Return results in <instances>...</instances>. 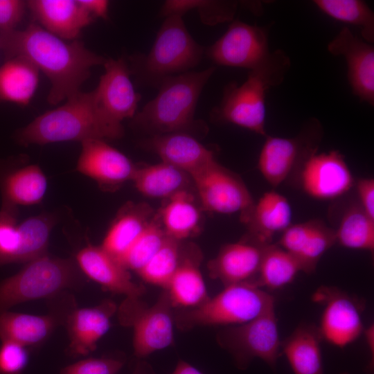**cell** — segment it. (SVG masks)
Here are the masks:
<instances>
[{
    "mask_svg": "<svg viewBox=\"0 0 374 374\" xmlns=\"http://www.w3.org/2000/svg\"><path fill=\"white\" fill-rule=\"evenodd\" d=\"M0 51L6 58L23 57L42 71L51 82L50 104L56 105L80 91L91 69L107 58L91 51L83 42H67L30 24L23 30L0 33Z\"/></svg>",
    "mask_w": 374,
    "mask_h": 374,
    "instance_id": "6da1fadb",
    "label": "cell"
},
{
    "mask_svg": "<svg viewBox=\"0 0 374 374\" xmlns=\"http://www.w3.org/2000/svg\"><path fill=\"white\" fill-rule=\"evenodd\" d=\"M122 123L109 117L99 107L95 90L78 91L62 105L37 116L15 134L20 145H44L88 139L122 137Z\"/></svg>",
    "mask_w": 374,
    "mask_h": 374,
    "instance_id": "7a4b0ae2",
    "label": "cell"
},
{
    "mask_svg": "<svg viewBox=\"0 0 374 374\" xmlns=\"http://www.w3.org/2000/svg\"><path fill=\"white\" fill-rule=\"evenodd\" d=\"M291 67V60L282 49L271 51L257 66L249 70L240 84L229 83L222 100L212 112L213 118L233 124L265 137L266 96L280 85Z\"/></svg>",
    "mask_w": 374,
    "mask_h": 374,
    "instance_id": "3957f363",
    "label": "cell"
},
{
    "mask_svg": "<svg viewBox=\"0 0 374 374\" xmlns=\"http://www.w3.org/2000/svg\"><path fill=\"white\" fill-rule=\"evenodd\" d=\"M215 66L200 71H188L166 78L159 91L132 118V125L152 136L176 132L193 135L199 125L195 112L205 84Z\"/></svg>",
    "mask_w": 374,
    "mask_h": 374,
    "instance_id": "277c9868",
    "label": "cell"
},
{
    "mask_svg": "<svg viewBox=\"0 0 374 374\" xmlns=\"http://www.w3.org/2000/svg\"><path fill=\"white\" fill-rule=\"evenodd\" d=\"M204 52L187 30L182 16L170 15L165 17L150 51L130 57V73L141 84L158 89L166 78L198 65Z\"/></svg>",
    "mask_w": 374,
    "mask_h": 374,
    "instance_id": "5b68a950",
    "label": "cell"
},
{
    "mask_svg": "<svg viewBox=\"0 0 374 374\" xmlns=\"http://www.w3.org/2000/svg\"><path fill=\"white\" fill-rule=\"evenodd\" d=\"M82 282L75 260L44 255L0 283V315L18 304L79 287Z\"/></svg>",
    "mask_w": 374,
    "mask_h": 374,
    "instance_id": "8992f818",
    "label": "cell"
},
{
    "mask_svg": "<svg viewBox=\"0 0 374 374\" xmlns=\"http://www.w3.org/2000/svg\"><path fill=\"white\" fill-rule=\"evenodd\" d=\"M275 308L274 297L252 282L224 286L202 305L174 314L177 326H235L249 322Z\"/></svg>",
    "mask_w": 374,
    "mask_h": 374,
    "instance_id": "52a82bcc",
    "label": "cell"
},
{
    "mask_svg": "<svg viewBox=\"0 0 374 374\" xmlns=\"http://www.w3.org/2000/svg\"><path fill=\"white\" fill-rule=\"evenodd\" d=\"M166 290L148 306L140 297H126L118 310L121 324L133 328V348L138 357L164 349L173 342L174 313Z\"/></svg>",
    "mask_w": 374,
    "mask_h": 374,
    "instance_id": "ba28073f",
    "label": "cell"
},
{
    "mask_svg": "<svg viewBox=\"0 0 374 374\" xmlns=\"http://www.w3.org/2000/svg\"><path fill=\"white\" fill-rule=\"evenodd\" d=\"M217 339L239 366L244 368L252 359L259 358L274 369L281 355L275 308L249 322L222 330Z\"/></svg>",
    "mask_w": 374,
    "mask_h": 374,
    "instance_id": "9c48e42d",
    "label": "cell"
},
{
    "mask_svg": "<svg viewBox=\"0 0 374 374\" xmlns=\"http://www.w3.org/2000/svg\"><path fill=\"white\" fill-rule=\"evenodd\" d=\"M321 136V125L315 118H310L294 137L267 135L258 159L262 176L271 186H278L298 163L317 152Z\"/></svg>",
    "mask_w": 374,
    "mask_h": 374,
    "instance_id": "30bf717a",
    "label": "cell"
},
{
    "mask_svg": "<svg viewBox=\"0 0 374 374\" xmlns=\"http://www.w3.org/2000/svg\"><path fill=\"white\" fill-rule=\"evenodd\" d=\"M202 208L221 214L240 213L242 221L254 201L242 179L215 159L192 177Z\"/></svg>",
    "mask_w": 374,
    "mask_h": 374,
    "instance_id": "8fae6325",
    "label": "cell"
},
{
    "mask_svg": "<svg viewBox=\"0 0 374 374\" xmlns=\"http://www.w3.org/2000/svg\"><path fill=\"white\" fill-rule=\"evenodd\" d=\"M312 301L323 310L318 326L322 339L344 348L357 340L364 330V303L336 287L323 285L312 295Z\"/></svg>",
    "mask_w": 374,
    "mask_h": 374,
    "instance_id": "7c38bea8",
    "label": "cell"
},
{
    "mask_svg": "<svg viewBox=\"0 0 374 374\" xmlns=\"http://www.w3.org/2000/svg\"><path fill=\"white\" fill-rule=\"evenodd\" d=\"M271 26L233 20L226 31L206 48V54L217 65L251 70L271 52L269 34Z\"/></svg>",
    "mask_w": 374,
    "mask_h": 374,
    "instance_id": "4fadbf2b",
    "label": "cell"
},
{
    "mask_svg": "<svg viewBox=\"0 0 374 374\" xmlns=\"http://www.w3.org/2000/svg\"><path fill=\"white\" fill-rule=\"evenodd\" d=\"M49 311L37 315L7 311L0 315V340L24 347L44 342L60 326H64L70 312L77 307L69 291L48 299Z\"/></svg>",
    "mask_w": 374,
    "mask_h": 374,
    "instance_id": "5bb4252c",
    "label": "cell"
},
{
    "mask_svg": "<svg viewBox=\"0 0 374 374\" xmlns=\"http://www.w3.org/2000/svg\"><path fill=\"white\" fill-rule=\"evenodd\" d=\"M300 180L304 192L319 200L337 199L354 184L344 157L337 150L311 154L302 163Z\"/></svg>",
    "mask_w": 374,
    "mask_h": 374,
    "instance_id": "9a60e30c",
    "label": "cell"
},
{
    "mask_svg": "<svg viewBox=\"0 0 374 374\" xmlns=\"http://www.w3.org/2000/svg\"><path fill=\"white\" fill-rule=\"evenodd\" d=\"M55 219L47 215L29 217L19 226L0 223V266L28 263L46 255Z\"/></svg>",
    "mask_w": 374,
    "mask_h": 374,
    "instance_id": "2e32d148",
    "label": "cell"
},
{
    "mask_svg": "<svg viewBox=\"0 0 374 374\" xmlns=\"http://www.w3.org/2000/svg\"><path fill=\"white\" fill-rule=\"evenodd\" d=\"M334 56H342L352 93L361 102L374 105V46L344 26L327 44Z\"/></svg>",
    "mask_w": 374,
    "mask_h": 374,
    "instance_id": "e0dca14e",
    "label": "cell"
},
{
    "mask_svg": "<svg viewBox=\"0 0 374 374\" xmlns=\"http://www.w3.org/2000/svg\"><path fill=\"white\" fill-rule=\"evenodd\" d=\"M77 170L104 188H115L132 180L137 166L103 139L81 142Z\"/></svg>",
    "mask_w": 374,
    "mask_h": 374,
    "instance_id": "ac0fdd59",
    "label": "cell"
},
{
    "mask_svg": "<svg viewBox=\"0 0 374 374\" xmlns=\"http://www.w3.org/2000/svg\"><path fill=\"white\" fill-rule=\"evenodd\" d=\"M105 73L94 89L100 109L118 122L133 118L141 98L130 80V68L123 58H107Z\"/></svg>",
    "mask_w": 374,
    "mask_h": 374,
    "instance_id": "d6986e66",
    "label": "cell"
},
{
    "mask_svg": "<svg viewBox=\"0 0 374 374\" xmlns=\"http://www.w3.org/2000/svg\"><path fill=\"white\" fill-rule=\"evenodd\" d=\"M267 246L249 236L224 245L208 263L210 276L220 280L224 286L252 282L258 274Z\"/></svg>",
    "mask_w": 374,
    "mask_h": 374,
    "instance_id": "ffe728a7",
    "label": "cell"
},
{
    "mask_svg": "<svg viewBox=\"0 0 374 374\" xmlns=\"http://www.w3.org/2000/svg\"><path fill=\"white\" fill-rule=\"evenodd\" d=\"M75 262L82 273L104 288L126 297H141L144 287L132 281L128 269L101 246L79 251Z\"/></svg>",
    "mask_w": 374,
    "mask_h": 374,
    "instance_id": "44dd1931",
    "label": "cell"
},
{
    "mask_svg": "<svg viewBox=\"0 0 374 374\" xmlns=\"http://www.w3.org/2000/svg\"><path fill=\"white\" fill-rule=\"evenodd\" d=\"M116 310V305L109 300L94 307L73 309L64 326L69 339V355L78 357L93 351L98 341L109 330L111 318Z\"/></svg>",
    "mask_w": 374,
    "mask_h": 374,
    "instance_id": "7402d4cb",
    "label": "cell"
},
{
    "mask_svg": "<svg viewBox=\"0 0 374 374\" xmlns=\"http://www.w3.org/2000/svg\"><path fill=\"white\" fill-rule=\"evenodd\" d=\"M145 143V146L157 154L161 161L186 172L190 177L215 159L211 150L193 135L187 133L156 135Z\"/></svg>",
    "mask_w": 374,
    "mask_h": 374,
    "instance_id": "603a6c76",
    "label": "cell"
},
{
    "mask_svg": "<svg viewBox=\"0 0 374 374\" xmlns=\"http://www.w3.org/2000/svg\"><path fill=\"white\" fill-rule=\"evenodd\" d=\"M26 6L39 26L64 40H75L93 19L79 1L31 0Z\"/></svg>",
    "mask_w": 374,
    "mask_h": 374,
    "instance_id": "cb8c5ba5",
    "label": "cell"
},
{
    "mask_svg": "<svg viewBox=\"0 0 374 374\" xmlns=\"http://www.w3.org/2000/svg\"><path fill=\"white\" fill-rule=\"evenodd\" d=\"M2 205L15 206L38 204L47 189V179L36 165L17 167L11 160L0 161Z\"/></svg>",
    "mask_w": 374,
    "mask_h": 374,
    "instance_id": "d4e9b609",
    "label": "cell"
},
{
    "mask_svg": "<svg viewBox=\"0 0 374 374\" xmlns=\"http://www.w3.org/2000/svg\"><path fill=\"white\" fill-rule=\"evenodd\" d=\"M292 211L287 199L270 190L255 202L242 222L247 226L249 236L258 242L268 245L275 234L283 232L292 224Z\"/></svg>",
    "mask_w": 374,
    "mask_h": 374,
    "instance_id": "484cf974",
    "label": "cell"
},
{
    "mask_svg": "<svg viewBox=\"0 0 374 374\" xmlns=\"http://www.w3.org/2000/svg\"><path fill=\"white\" fill-rule=\"evenodd\" d=\"M183 248V256L166 290L173 308L190 309L206 302V287L199 269L200 253L197 248Z\"/></svg>",
    "mask_w": 374,
    "mask_h": 374,
    "instance_id": "4316f807",
    "label": "cell"
},
{
    "mask_svg": "<svg viewBox=\"0 0 374 374\" xmlns=\"http://www.w3.org/2000/svg\"><path fill=\"white\" fill-rule=\"evenodd\" d=\"M154 216L153 210L146 204L127 203L118 211L100 246L121 263Z\"/></svg>",
    "mask_w": 374,
    "mask_h": 374,
    "instance_id": "83f0119b",
    "label": "cell"
},
{
    "mask_svg": "<svg viewBox=\"0 0 374 374\" xmlns=\"http://www.w3.org/2000/svg\"><path fill=\"white\" fill-rule=\"evenodd\" d=\"M322 339L318 326L301 323L281 341V353L294 374H323Z\"/></svg>",
    "mask_w": 374,
    "mask_h": 374,
    "instance_id": "f1b7e54d",
    "label": "cell"
},
{
    "mask_svg": "<svg viewBox=\"0 0 374 374\" xmlns=\"http://www.w3.org/2000/svg\"><path fill=\"white\" fill-rule=\"evenodd\" d=\"M132 181L139 193L155 199H167L193 186L188 174L163 161L137 167Z\"/></svg>",
    "mask_w": 374,
    "mask_h": 374,
    "instance_id": "f546056e",
    "label": "cell"
},
{
    "mask_svg": "<svg viewBox=\"0 0 374 374\" xmlns=\"http://www.w3.org/2000/svg\"><path fill=\"white\" fill-rule=\"evenodd\" d=\"M166 235L181 242L198 233L201 213L190 190L181 191L166 199L158 213Z\"/></svg>",
    "mask_w": 374,
    "mask_h": 374,
    "instance_id": "4dcf8cb0",
    "label": "cell"
},
{
    "mask_svg": "<svg viewBox=\"0 0 374 374\" xmlns=\"http://www.w3.org/2000/svg\"><path fill=\"white\" fill-rule=\"evenodd\" d=\"M39 71L23 57L7 59L0 66V102L29 103L38 85Z\"/></svg>",
    "mask_w": 374,
    "mask_h": 374,
    "instance_id": "1f68e13d",
    "label": "cell"
},
{
    "mask_svg": "<svg viewBox=\"0 0 374 374\" xmlns=\"http://www.w3.org/2000/svg\"><path fill=\"white\" fill-rule=\"evenodd\" d=\"M300 271L301 265L293 254L278 244H270L264 251L258 274L252 283L260 288L278 290L291 283Z\"/></svg>",
    "mask_w": 374,
    "mask_h": 374,
    "instance_id": "d6a6232c",
    "label": "cell"
},
{
    "mask_svg": "<svg viewBox=\"0 0 374 374\" xmlns=\"http://www.w3.org/2000/svg\"><path fill=\"white\" fill-rule=\"evenodd\" d=\"M322 13L334 20L357 27L361 38L373 44L374 12L362 0H313Z\"/></svg>",
    "mask_w": 374,
    "mask_h": 374,
    "instance_id": "836d02e7",
    "label": "cell"
},
{
    "mask_svg": "<svg viewBox=\"0 0 374 374\" xmlns=\"http://www.w3.org/2000/svg\"><path fill=\"white\" fill-rule=\"evenodd\" d=\"M335 231L336 242L355 250L374 251V220L359 206L353 205L343 215Z\"/></svg>",
    "mask_w": 374,
    "mask_h": 374,
    "instance_id": "e575fe53",
    "label": "cell"
},
{
    "mask_svg": "<svg viewBox=\"0 0 374 374\" xmlns=\"http://www.w3.org/2000/svg\"><path fill=\"white\" fill-rule=\"evenodd\" d=\"M241 3L237 1L169 0L163 4L159 15L183 16L190 10L196 9L202 22L213 26L232 21Z\"/></svg>",
    "mask_w": 374,
    "mask_h": 374,
    "instance_id": "d590c367",
    "label": "cell"
},
{
    "mask_svg": "<svg viewBox=\"0 0 374 374\" xmlns=\"http://www.w3.org/2000/svg\"><path fill=\"white\" fill-rule=\"evenodd\" d=\"M181 243L166 236L157 253L137 274L146 283L166 289L181 260Z\"/></svg>",
    "mask_w": 374,
    "mask_h": 374,
    "instance_id": "8d00e7d4",
    "label": "cell"
},
{
    "mask_svg": "<svg viewBox=\"0 0 374 374\" xmlns=\"http://www.w3.org/2000/svg\"><path fill=\"white\" fill-rule=\"evenodd\" d=\"M166 236L157 213L124 256L122 265L137 273L157 253Z\"/></svg>",
    "mask_w": 374,
    "mask_h": 374,
    "instance_id": "74e56055",
    "label": "cell"
},
{
    "mask_svg": "<svg viewBox=\"0 0 374 374\" xmlns=\"http://www.w3.org/2000/svg\"><path fill=\"white\" fill-rule=\"evenodd\" d=\"M336 243L335 231L316 220L314 226L300 252L295 256L302 271L312 274L323 255Z\"/></svg>",
    "mask_w": 374,
    "mask_h": 374,
    "instance_id": "f35d334b",
    "label": "cell"
},
{
    "mask_svg": "<svg viewBox=\"0 0 374 374\" xmlns=\"http://www.w3.org/2000/svg\"><path fill=\"white\" fill-rule=\"evenodd\" d=\"M28 360L26 347L10 341H1L0 374H22Z\"/></svg>",
    "mask_w": 374,
    "mask_h": 374,
    "instance_id": "ab89813d",
    "label": "cell"
},
{
    "mask_svg": "<svg viewBox=\"0 0 374 374\" xmlns=\"http://www.w3.org/2000/svg\"><path fill=\"white\" fill-rule=\"evenodd\" d=\"M123 366L114 358H88L64 367L60 374H117Z\"/></svg>",
    "mask_w": 374,
    "mask_h": 374,
    "instance_id": "60d3db41",
    "label": "cell"
},
{
    "mask_svg": "<svg viewBox=\"0 0 374 374\" xmlns=\"http://www.w3.org/2000/svg\"><path fill=\"white\" fill-rule=\"evenodd\" d=\"M316 219L291 224L283 233L278 245L296 256L311 233Z\"/></svg>",
    "mask_w": 374,
    "mask_h": 374,
    "instance_id": "b9f144b4",
    "label": "cell"
},
{
    "mask_svg": "<svg viewBox=\"0 0 374 374\" xmlns=\"http://www.w3.org/2000/svg\"><path fill=\"white\" fill-rule=\"evenodd\" d=\"M27 8L26 1L0 0V33L16 29Z\"/></svg>",
    "mask_w": 374,
    "mask_h": 374,
    "instance_id": "7bdbcfd3",
    "label": "cell"
},
{
    "mask_svg": "<svg viewBox=\"0 0 374 374\" xmlns=\"http://www.w3.org/2000/svg\"><path fill=\"white\" fill-rule=\"evenodd\" d=\"M357 193L359 199V206L374 220V179L362 178L356 183Z\"/></svg>",
    "mask_w": 374,
    "mask_h": 374,
    "instance_id": "ee69618b",
    "label": "cell"
},
{
    "mask_svg": "<svg viewBox=\"0 0 374 374\" xmlns=\"http://www.w3.org/2000/svg\"><path fill=\"white\" fill-rule=\"evenodd\" d=\"M82 7L94 19L96 17L107 19L109 1L105 0H78Z\"/></svg>",
    "mask_w": 374,
    "mask_h": 374,
    "instance_id": "f6af8a7d",
    "label": "cell"
},
{
    "mask_svg": "<svg viewBox=\"0 0 374 374\" xmlns=\"http://www.w3.org/2000/svg\"><path fill=\"white\" fill-rule=\"evenodd\" d=\"M363 334L365 337L366 343L370 354L369 372L373 370L374 365V325L370 324L366 328H364Z\"/></svg>",
    "mask_w": 374,
    "mask_h": 374,
    "instance_id": "bcb514c9",
    "label": "cell"
},
{
    "mask_svg": "<svg viewBox=\"0 0 374 374\" xmlns=\"http://www.w3.org/2000/svg\"><path fill=\"white\" fill-rule=\"evenodd\" d=\"M17 215V207L1 206L0 209V223L6 222L16 223Z\"/></svg>",
    "mask_w": 374,
    "mask_h": 374,
    "instance_id": "7dc6e473",
    "label": "cell"
},
{
    "mask_svg": "<svg viewBox=\"0 0 374 374\" xmlns=\"http://www.w3.org/2000/svg\"><path fill=\"white\" fill-rule=\"evenodd\" d=\"M172 374H203L198 369L184 361H180L177 364Z\"/></svg>",
    "mask_w": 374,
    "mask_h": 374,
    "instance_id": "c3c4849f",
    "label": "cell"
},
{
    "mask_svg": "<svg viewBox=\"0 0 374 374\" xmlns=\"http://www.w3.org/2000/svg\"><path fill=\"white\" fill-rule=\"evenodd\" d=\"M340 374H349V373H341Z\"/></svg>",
    "mask_w": 374,
    "mask_h": 374,
    "instance_id": "681fc988",
    "label": "cell"
}]
</instances>
